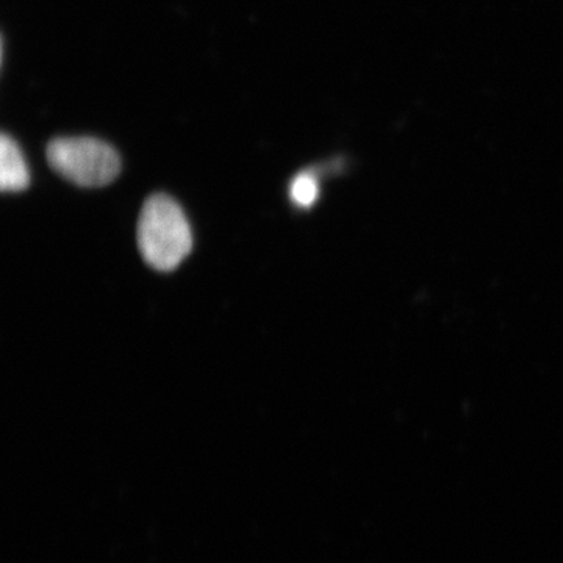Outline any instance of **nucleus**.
Here are the masks:
<instances>
[{
    "label": "nucleus",
    "instance_id": "obj_1",
    "mask_svg": "<svg viewBox=\"0 0 563 563\" xmlns=\"http://www.w3.org/2000/svg\"><path fill=\"white\" fill-rule=\"evenodd\" d=\"M136 242L151 268L176 269L192 247L190 222L179 203L169 196H151L141 210Z\"/></svg>",
    "mask_w": 563,
    "mask_h": 563
},
{
    "label": "nucleus",
    "instance_id": "obj_4",
    "mask_svg": "<svg viewBox=\"0 0 563 563\" xmlns=\"http://www.w3.org/2000/svg\"><path fill=\"white\" fill-rule=\"evenodd\" d=\"M290 195L292 202L299 207L313 206L318 198V184L312 174H299L291 181Z\"/></svg>",
    "mask_w": 563,
    "mask_h": 563
},
{
    "label": "nucleus",
    "instance_id": "obj_2",
    "mask_svg": "<svg viewBox=\"0 0 563 563\" xmlns=\"http://www.w3.org/2000/svg\"><path fill=\"white\" fill-rule=\"evenodd\" d=\"M46 154L52 169L79 187H106L121 173L118 152L91 136L52 140Z\"/></svg>",
    "mask_w": 563,
    "mask_h": 563
},
{
    "label": "nucleus",
    "instance_id": "obj_3",
    "mask_svg": "<svg viewBox=\"0 0 563 563\" xmlns=\"http://www.w3.org/2000/svg\"><path fill=\"white\" fill-rule=\"evenodd\" d=\"M31 181L27 163L16 141L9 135L0 140V188L7 192L25 190Z\"/></svg>",
    "mask_w": 563,
    "mask_h": 563
}]
</instances>
